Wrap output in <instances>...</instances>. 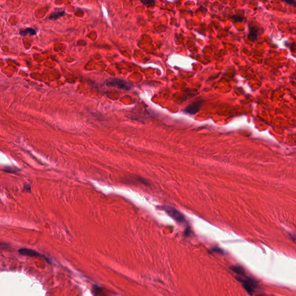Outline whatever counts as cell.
Returning a JSON list of instances; mask_svg holds the SVG:
<instances>
[{
	"instance_id": "cell-1",
	"label": "cell",
	"mask_w": 296,
	"mask_h": 296,
	"mask_svg": "<svg viewBox=\"0 0 296 296\" xmlns=\"http://www.w3.org/2000/svg\"><path fill=\"white\" fill-rule=\"evenodd\" d=\"M236 278L238 281H239L242 283V286L248 292V293L249 295H252L258 286L257 282H256L253 279L250 278L245 276V275L238 276L236 277Z\"/></svg>"
},
{
	"instance_id": "cell-2",
	"label": "cell",
	"mask_w": 296,
	"mask_h": 296,
	"mask_svg": "<svg viewBox=\"0 0 296 296\" xmlns=\"http://www.w3.org/2000/svg\"><path fill=\"white\" fill-rule=\"evenodd\" d=\"M163 209L170 216L179 223H183L186 221L183 215L175 208L168 206H164L163 207Z\"/></svg>"
},
{
	"instance_id": "cell-3",
	"label": "cell",
	"mask_w": 296,
	"mask_h": 296,
	"mask_svg": "<svg viewBox=\"0 0 296 296\" xmlns=\"http://www.w3.org/2000/svg\"><path fill=\"white\" fill-rule=\"evenodd\" d=\"M106 85L108 86L112 87H116L120 89H125V90H131L133 87V86L130 83L121 80L119 79H111L108 80L106 82Z\"/></svg>"
},
{
	"instance_id": "cell-4",
	"label": "cell",
	"mask_w": 296,
	"mask_h": 296,
	"mask_svg": "<svg viewBox=\"0 0 296 296\" xmlns=\"http://www.w3.org/2000/svg\"><path fill=\"white\" fill-rule=\"evenodd\" d=\"M203 100H199L188 105L184 110V112L190 115H195L200 110L203 104Z\"/></svg>"
},
{
	"instance_id": "cell-5",
	"label": "cell",
	"mask_w": 296,
	"mask_h": 296,
	"mask_svg": "<svg viewBox=\"0 0 296 296\" xmlns=\"http://www.w3.org/2000/svg\"><path fill=\"white\" fill-rule=\"evenodd\" d=\"M258 35V29L255 26H250L249 28L248 39L250 41H256Z\"/></svg>"
},
{
	"instance_id": "cell-6",
	"label": "cell",
	"mask_w": 296,
	"mask_h": 296,
	"mask_svg": "<svg viewBox=\"0 0 296 296\" xmlns=\"http://www.w3.org/2000/svg\"><path fill=\"white\" fill-rule=\"evenodd\" d=\"M19 252L22 255L27 256H30V257H35V256H40V254L37 252H36L34 250L27 249V248L20 249L19 250Z\"/></svg>"
},
{
	"instance_id": "cell-7",
	"label": "cell",
	"mask_w": 296,
	"mask_h": 296,
	"mask_svg": "<svg viewBox=\"0 0 296 296\" xmlns=\"http://www.w3.org/2000/svg\"><path fill=\"white\" fill-rule=\"evenodd\" d=\"M19 34L22 36H32L35 35L36 34V31L31 28H27L26 29H23L20 31Z\"/></svg>"
},
{
	"instance_id": "cell-8",
	"label": "cell",
	"mask_w": 296,
	"mask_h": 296,
	"mask_svg": "<svg viewBox=\"0 0 296 296\" xmlns=\"http://www.w3.org/2000/svg\"><path fill=\"white\" fill-rule=\"evenodd\" d=\"M231 269L235 272L237 274H238L239 276H244L245 275V270L244 269L241 267V266H232L231 267Z\"/></svg>"
},
{
	"instance_id": "cell-9",
	"label": "cell",
	"mask_w": 296,
	"mask_h": 296,
	"mask_svg": "<svg viewBox=\"0 0 296 296\" xmlns=\"http://www.w3.org/2000/svg\"><path fill=\"white\" fill-rule=\"evenodd\" d=\"M64 13H65V11H61V12H55V13L51 14V15L49 16V19L52 20H57L58 19H59L60 17H62L64 15Z\"/></svg>"
},
{
	"instance_id": "cell-10",
	"label": "cell",
	"mask_w": 296,
	"mask_h": 296,
	"mask_svg": "<svg viewBox=\"0 0 296 296\" xmlns=\"http://www.w3.org/2000/svg\"><path fill=\"white\" fill-rule=\"evenodd\" d=\"M142 3H143L145 5H146V7H153L155 5V1H141Z\"/></svg>"
},
{
	"instance_id": "cell-11",
	"label": "cell",
	"mask_w": 296,
	"mask_h": 296,
	"mask_svg": "<svg viewBox=\"0 0 296 296\" xmlns=\"http://www.w3.org/2000/svg\"><path fill=\"white\" fill-rule=\"evenodd\" d=\"M4 171H5V172H7L13 173V172H16L18 171V169H17V168H15L14 167H7V168H5Z\"/></svg>"
},
{
	"instance_id": "cell-12",
	"label": "cell",
	"mask_w": 296,
	"mask_h": 296,
	"mask_svg": "<svg viewBox=\"0 0 296 296\" xmlns=\"http://www.w3.org/2000/svg\"><path fill=\"white\" fill-rule=\"evenodd\" d=\"M232 18L233 19H234L235 22H242L244 19L243 17L241 16H239V15H233L232 16Z\"/></svg>"
},
{
	"instance_id": "cell-13",
	"label": "cell",
	"mask_w": 296,
	"mask_h": 296,
	"mask_svg": "<svg viewBox=\"0 0 296 296\" xmlns=\"http://www.w3.org/2000/svg\"><path fill=\"white\" fill-rule=\"evenodd\" d=\"M212 252H216V253H223V251L222 249L219 248H213L212 250Z\"/></svg>"
},
{
	"instance_id": "cell-14",
	"label": "cell",
	"mask_w": 296,
	"mask_h": 296,
	"mask_svg": "<svg viewBox=\"0 0 296 296\" xmlns=\"http://www.w3.org/2000/svg\"><path fill=\"white\" fill-rule=\"evenodd\" d=\"M286 3H287V4H290V5H295V1H286Z\"/></svg>"
},
{
	"instance_id": "cell-15",
	"label": "cell",
	"mask_w": 296,
	"mask_h": 296,
	"mask_svg": "<svg viewBox=\"0 0 296 296\" xmlns=\"http://www.w3.org/2000/svg\"><path fill=\"white\" fill-rule=\"evenodd\" d=\"M25 189L27 190V191H28V189H29V190H30V185H29V184H27V186H24V189Z\"/></svg>"
}]
</instances>
